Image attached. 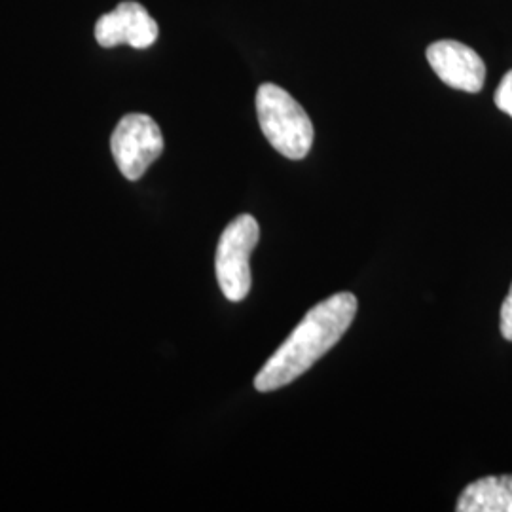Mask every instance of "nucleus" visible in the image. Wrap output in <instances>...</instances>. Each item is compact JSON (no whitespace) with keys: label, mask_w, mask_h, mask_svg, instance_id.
Here are the masks:
<instances>
[{"label":"nucleus","mask_w":512,"mask_h":512,"mask_svg":"<svg viewBox=\"0 0 512 512\" xmlns=\"http://www.w3.org/2000/svg\"><path fill=\"white\" fill-rule=\"evenodd\" d=\"M256 114L270 145L289 160H302L313 145V124L306 110L275 84H262L256 92Z\"/></svg>","instance_id":"obj_2"},{"label":"nucleus","mask_w":512,"mask_h":512,"mask_svg":"<svg viewBox=\"0 0 512 512\" xmlns=\"http://www.w3.org/2000/svg\"><path fill=\"white\" fill-rule=\"evenodd\" d=\"M459 512H512V475L486 476L459 497Z\"/></svg>","instance_id":"obj_7"},{"label":"nucleus","mask_w":512,"mask_h":512,"mask_svg":"<svg viewBox=\"0 0 512 512\" xmlns=\"http://www.w3.org/2000/svg\"><path fill=\"white\" fill-rule=\"evenodd\" d=\"M501 334L512 342V285L509 294L501 306Z\"/></svg>","instance_id":"obj_9"},{"label":"nucleus","mask_w":512,"mask_h":512,"mask_svg":"<svg viewBox=\"0 0 512 512\" xmlns=\"http://www.w3.org/2000/svg\"><path fill=\"white\" fill-rule=\"evenodd\" d=\"M260 239V226L255 217L239 215L232 220L217 247V279L220 291L230 302H241L251 291V266L249 258Z\"/></svg>","instance_id":"obj_3"},{"label":"nucleus","mask_w":512,"mask_h":512,"mask_svg":"<svg viewBox=\"0 0 512 512\" xmlns=\"http://www.w3.org/2000/svg\"><path fill=\"white\" fill-rule=\"evenodd\" d=\"M427 61L440 80L459 92L478 93L486 80V65L473 48L456 40H439L427 48Z\"/></svg>","instance_id":"obj_5"},{"label":"nucleus","mask_w":512,"mask_h":512,"mask_svg":"<svg viewBox=\"0 0 512 512\" xmlns=\"http://www.w3.org/2000/svg\"><path fill=\"white\" fill-rule=\"evenodd\" d=\"M110 150L122 175L139 181L164 152L162 129L147 114H128L114 129Z\"/></svg>","instance_id":"obj_4"},{"label":"nucleus","mask_w":512,"mask_h":512,"mask_svg":"<svg viewBox=\"0 0 512 512\" xmlns=\"http://www.w3.org/2000/svg\"><path fill=\"white\" fill-rule=\"evenodd\" d=\"M95 38L103 48L129 44L145 50L158 38V23L139 2H120L112 12L95 23Z\"/></svg>","instance_id":"obj_6"},{"label":"nucleus","mask_w":512,"mask_h":512,"mask_svg":"<svg viewBox=\"0 0 512 512\" xmlns=\"http://www.w3.org/2000/svg\"><path fill=\"white\" fill-rule=\"evenodd\" d=\"M494 101L497 109L503 110L512 118V71L503 76L499 88L495 90Z\"/></svg>","instance_id":"obj_8"},{"label":"nucleus","mask_w":512,"mask_h":512,"mask_svg":"<svg viewBox=\"0 0 512 512\" xmlns=\"http://www.w3.org/2000/svg\"><path fill=\"white\" fill-rule=\"evenodd\" d=\"M357 313V298L351 293H336L313 306L289 338L275 349L256 374L255 387L270 393L291 384L308 372L323 355L334 348L351 327Z\"/></svg>","instance_id":"obj_1"}]
</instances>
